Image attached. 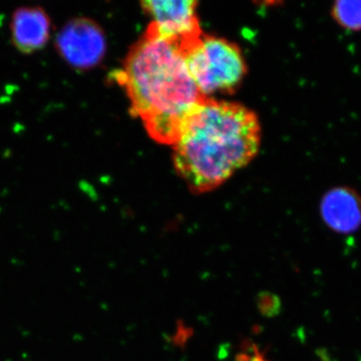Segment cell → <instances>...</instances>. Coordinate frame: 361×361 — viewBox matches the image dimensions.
Segmentation results:
<instances>
[{
    "label": "cell",
    "mask_w": 361,
    "mask_h": 361,
    "mask_svg": "<svg viewBox=\"0 0 361 361\" xmlns=\"http://www.w3.org/2000/svg\"><path fill=\"white\" fill-rule=\"evenodd\" d=\"M114 77L127 92L130 114L164 145L177 141L189 116L207 99L190 75L182 45L161 37L151 25Z\"/></svg>",
    "instance_id": "6da1fadb"
},
{
    "label": "cell",
    "mask_w": 361,
    "mask_h": 361,
    "mask_svg": "<svg viewBox=\"0 0 361 361\" xmlns=\"http://www.w3.org/2000/svg\"><path fill=\"white\" fill-rule=\"evenodd\" d=\"M261 127L246 106L207 97L172 145L176 172L190 191H213L257 155Z\"/></svg>",
    "instance_id": "7a4b0ae2"
},
{
    "label": "cell",
    "mask_w": 361,
    "mask_h": 361,
    "mask_svg": "<svg viewBox=\"0 0 361 361\" xmlns=\"http://www.w3.org/2000/svg\"><path fill=\"white\" fill-rule=\"evenodd\" d=\"M185 61L195 85L204 97L232 94L247 73L238 45L214 35H202L184 51Z\"/></svg>",
    "instance_id": "3957f363"
},
{
    "label": "cell",
    "mask_w": 361,
    "mask_h": 361,
    "mask_svg": "<svg viewBox=\"0 0 361 361\" xmlns=\"http://www.w3.org/2000/svg\"><path fill=\"white\" fill-rule=\"evenodd\" d=\"M56 51L68 65L78 71L96 68L106 51L103 28L89 18H75L59 32Z\"/></svg>",
    "instance_id": "277c9868"
},
{
    "label": "cell",
    "mask_w": 361,
    "mask_h": 361,
    "mask_svg": "<svg viewBox=\"0 0 361 361\" xmlns=\"http://www.w3.org/2000/svg\"><path fill=\"white\" fill-rule=\"evenodd\" d=\"M197 6L198 2L194 0L142 2L145 13L152 18L149 25L161 37L182 45L183 51L203 35L197 14Z\"/></svg>",
    "instance_id": "5b68a950"
},
{
    "label": "cell",
    "mask_w": 361,
    "mask_h": 361,
    "mask_svg": "<svg viewBox=\"0 0 361 361\" xmlns=\"http://www.w3.org/2000/svg\"><path fill=\"white\" fill-rule=\"evenodd\" d=\"M319 211L323 223L337 234H355L361 228V194L355 188H330L322 197Z\"/></svg>",
    "instance_id": "8992f818"
},
{
    "label": "cell",
    "mask_w": 361,
    "mask_h": 361,
    "mask_svg": "<svg viewBox=\"0 0 361 361\" xmlns=\"http://www.w3.org/2000/svg\"><path fill=\"white\" fill-rule=\"evenodd\" d=\"M11 30L14 47L23 54H33L49 42L51 18L42 7H21L13 14Z\"/></svg>",
    "instance_id": "52a82bcc"
},
{
    "label": "cell",
    "mask_w": 361,
    "mask_h": 361,
    "mask_svg": "<svg viewBox=\"0 0 361 361\" xmlns=\"http://www.w3.org/2000/svg\"><path fill=\"white\" fill-rule=\"evenodd\" d=\"M330 16L342 30L361 32V0H336L330 7Z\"/></svg>",
    "instance_id": "ba28073f"
},
{
    "label": "cell",
    "mask_w": 361,
    "mask_h": 361,
    "mask_svg": "<svg viewBox=\"0 0 361 361\" xmlns=\"http://www.w3.org/2000/svg\"><path fill=\"white\" fill-rule=\"evenodd\" d=\"M256 305L260 314L267 318L276 317L282 310L281 299L272 292H260L256 297Z\"/></svg>",
    "instance_id": "9c48e42d"
},
{
    "label": "cell",
    "mask_w": 361,
    "mask_h": 361,
    "mask_svg": "<svg viewBox=\"0 0 361 361\" xmlns=\"http://www.w3.org/2000/svg\"><path fill=\"white\" fill-rule=\"evenodd\" d=\"M192 336H193V329L187 327L182 320H179L177 325V331H176L175 336L172 337L173 343L178 348H183L187 343V341L191 338Z\"/></svg>",
    "instance_id": "30bf717a"
},
{
    "label": "cell",
    "mask_w": 361,
    "mask_h": 361,
    "mask_svg": "<svg viewBox=\"0 0 361 361\" xmlns=\"http://www.w3.org/2000/svg\"><path fill=\"white\" fill-rule=\"evenodd\" d=\"M250 356L246 355V353H239V355H236V358L235 360L236 361H251Z\"/></svg>",
    "instance_id": "8fae6325"
}]
</instances>
